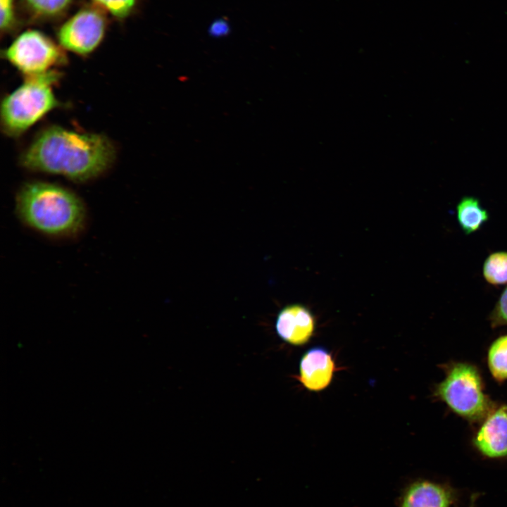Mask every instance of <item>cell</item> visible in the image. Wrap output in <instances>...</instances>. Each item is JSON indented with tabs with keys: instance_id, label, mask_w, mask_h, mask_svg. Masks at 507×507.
<instances>
[{
	"instance_id": "cell-9",
	"label": "cell",
	"mask_w": 507,
	"mask_h": 507,
	"mask_svg": "<svg viewBox=\"0 0 507 507\" xmlns=\"http://www.w3.org/2000/svg\"><path fill=\"white\" fill-rule=\"evenodd\" d=\"M477 449L489 458L507 456V406L488 416L475 439Z\"/></svg>"
},
{
	"instance_id": "cell-18",
	"label": "cell",
	"mask_w": 507,
	"mask_h": 507,
	"mask_svg": "<svg viewBox=\"0 0 507 507\" xmlns=\"http://www.w3.org/2000/svg\"><path fill=\"white\" fill-rule=\"evenodd\" d=\"M230 32V26L225 19H218L210 26L208 32L213 37H223Z\"/></svg>"
},
{
	"instance_id": "cell-7",
	"label": "cell",
	"mask_w": 507,
	"mask_h": 507,
	"mask_svg": "<svg viewBox=\"0 0 507 507\" xmlns=\"http://www.w3.org/2000/svg\"><path fill=\"white\" fill-rule=\"evenodd\" d=\"M336 370L329 351L320 346H313L301 358L298 380L308 390L320 392L330 385Z\"/></svg>"
},
{
	"instance_id": "cell-3",
	"label": "cell",
	"mask_w": 507,
	"mask_h": 507,
	"mask_svg": "<svg viewBox=\"0 0 507 507\" xmlns=\"http://www.w3.org/2000/svg\"><path fill=\"white\" fill-rule=\"evenodd\" d=\"M60 78L57 70L27 77L2 100L1 124L6 134L18 137L60 106L53 85Z\"/></svg>"
},
{
	"instance_id": "cell-4",
	"label": "cell",
	"mask_w": 507,
	"mask_h": 507,
	"mask_svg": "<svg viewBox=\"0 0 507 507\" xmlns=\"http://www.w3.org/2000/svg\"><path fill=\"white\" fill-rule=\"evenodd\" d=\"M437 394L454 412L470 420L482 419L489 410L478 371L467 363L451 367L439 384Z\"/></svg>"
},
{
	"instance_id": "cell-11",
	"label": "cell",
	"mask_w": 507,
	"mask_h": 507,
	"mask_svg": "<svg viewBox=\"0 0 507 507\" xmlns=\"http://www.w3.org/2000/svg\"><path fill=\"white\" fill-rule=\"evenodd\" d=\"M458 223L465 234L479 230L488 220L489 213L477 198L463 196L456 206Z\"/></svg>"
},
{
	"instance_id": "cell-6",
	"label": "cell",
	"mask_w": 507,
	"mask_h": 507,
	"mask_svg": "<svg viewBox=\"0 0 507 507\" xmlns=\"http://www.w3.org/2000/svg\"><path fill=\"white\" fill-rule=\"evenodd\" d=\"M97 6L80 10L70 18L58 32L61 46L79 55L94 51L105 35L106 20Z\"/></svg>"
},
{
	"instance_id": "cell-15",
	"label": "cell",
	"mask_w": 507,
	"mask_h": 507,
	"mask_svg": "<svg viewBox=\"0 0 507 507\" xmlns=\"http://www.w3.org/2000/svg\"><path fill=\"white\" fill-rule=\"evenodd\" d=\"M95 5L117 18H124L135 8L138 0H93Z\"/></svg>"
},
{
	"instance_id": "cell-1",
	"label": "cell",
	"mask_w": 507,
	"mask_h": 507,
	"mask_svg": "<svg viewBox=\"0 0 507 507\" xmlns=\"http://www.w3.org/2000/svg\"><path fill=\"white\" fill-rule=\"evenodd\" d=\"M115 156V148L106 136L53 125L35 137L23 152L20 163L31 171L84 182L105 173Z\"/></svg>"
},
{
	"instance_id": "cell-5",
	"label": "cell",
	"mask_w": 507,
	"mask_h": 507,
	"mask_svg": "<svg viewBox=\"0 0 507 507\" xmlns=\"http://www.w3.org/2000/svg\"><path fill=\"white\" fill-rule=\"evenodd\" d=\"M6 59L26 77L41 75L67 62L62 49L44 33L30 30L4 51Z\"/></svg>"
},
{
	"instance_id": "cell-17",
	"label": "cell",
	"mask_w": 507,
	"mask_h": 507,
	"mask_svg": "<svg viewBox=\"0 0 507 507\" xmlns=\"http://www.w3.org/2000/svg\"><path fill=\"white\" fill-rule=\"evenodd\" d=\"M0 27L2 32L11 29L15 22L14 0H0Z\"/></svg>"
},
{
	"instance_id": "cell-16",
	"label": "cell",
	"mask_w": 507,
	"mask_h": 507,
	"mask_svg": "<svg viewBox=\"0 0 507 507\" xmlns=\"http://www.w3.org/2000/svg\"><path fill=\"white\" fill-rule=\"evenodd\" d=\"M493 326L507 325V287L502 291L490 315Z\"/></svg>"
},
{
	"instance_id": "cell-14",
	"label": "cell",
	"mask_w": 507,
	"mask_h": 507,
	"mask_svg": "<svg viewBox=\"0 0 507 507\" xmlns=\"http://www.w3.org/2000/svg\"><path fill=\"white\" fill-rule=\"evenodd\" d=\"M72 0H23L28 10L35 16L51 18L64 12Z\"/></svg>"
},
{
	"instance_id": "cell-8",
	"label": "cell",
	"mask_w": 507,
	"mask_h": 507,
	"mask_svg": "<svg viewBox=\"0 0 507 507\" xmlns=\"http://www.w3.org/2000/svg\"><path fill=\"white\" fill-rule=\"evenodd\" d=\"M275 329L279 337L294 346H302L311 339L315 320L311 311L301 304H291L278 313Z\"/></svg>"
},
{
	"instance_id": "cell-10",
	"label": "cell",
	"mask_w": 507,
	"mask_h": 507,
	"mask_svg": "<svg viewBox=\"0 0 507 507\" xmlns=\"http://www.w3.org/2000/svg\"><path fill=\"white\" fill-rule=\"evenodd\" d=\"M452 490L446 485L429 480H417L403 492L399 507H450Z\"/></svg>"
},
{
	"instance_id": "cell-12",
	"label": "cell",
	"mask_w": 507,
	"mask_h": 507,
	"mask_svg": "<svg viewBox=\"0 0 507 507\" xmlns=\"http://www.w3.org/2000/svg\"><path fill=\"white\" fill-rule=\"evenodd\" d=\"M482 274L490 284H507V251H500L490 254L484 262Z\"/></svg>"
},
{
	"instance_id": "cell-13",
	"label": "cell",
	"mask_w": 507,
	"mask_h": 507,
	"mask_svg": "<svg viewBox=\"0 0 507 507\" xmlns=\"http://www.w3.org/2000/svg\"><path fill=\"white\" fill-rule=\"evenodd\" d=\"M488 363L496 380L507 379V335L498 338L492 344L488 353Z\"/></svg>"
},
{
	"instance_id": "cell-2",
	"label": "cell",
	"mask_w": 507,
	"mask_h": 507,
	"mask_svg": "<svg viewBox=\"0 0 507 507\" xmlns=\"http://www.w3.org/2000/svg\"><path fill=\"white\" fill-rule=\"evenodd\" d=\"M18 219L30 229L51 237H73L85 225L87 212L82 199L56 184L25 183L15 196Z\"/></svg>"
}]
</instances>
